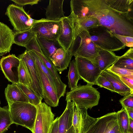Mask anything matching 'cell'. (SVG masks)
Wrapping results in <instances>:
<instances>
[{
  "label": "cell",
  "mask_w": 133,
  "mask_h": 133,
  "mask_svg": "<svg viewBox=\"0 0 133 133\" xmlns=\"http://www.w3.org/2000/svg\"><path fill=\"white\" fill-rule=\"evenodd\" d=\"M128 133H133V119L129 118Z\"/></svg>",
  "instance_id": "cell-43"
},
{
  "label": "cell",
  "mask_w": 133,
  "mask_h": 133,
  "mask_svg": "<svg viewBox=\"0 0 133 133\" xmlns=\"http://www.w3.org/2000/svg\"><path fill=\"white\" fill-rule=\"evenodd\" d=\"M13 2L18 5L23 6L27 5H32L34 4H37L39 0H11Z\"/></svg>",
  "instance_id": "cell-40"
},
{
  "label": "cell",
  "mask_w": 133,
  "mask_h": 133,
  "mask_svg": "<svg viewBox=\"0 0 133 133\" xmlns=\"http://www.w3.org/2000/svg\"><path fill=\"white\" fill-rule=\"evenodd\" d=\"M70 6L76 17H94L113 34L133 37V17L112 9L105 0H71Z\"/></svg>",
  "instance_id": "cell-1"
},
{
  "label": "cell",
  "mask_w": 133,
  "mask_h": 133,
  "mask_svg": "<svg viewBox=\"0 0 133 133\" xmlns=\"http://www.w3.org/2000/svg\"><path fill=\"white\" fill-rule=\"evenodd\" d=\"M5 15L9 18L15 32L31 28L35 20L26 12L23 6L12 4L7 7Z\"/></svg>",
  "instance_id": "cell-6"
},
{
  "label": "cell",
  "mask_w": 133,
  "mask_h": 133,
  "mask_svg": "<svg viewBox=\"0 0 133 133\" xmlns=\"http://www.w3.org/2000/svg\"><path fill=\"white\" fill-rule=\"evenodd\" d=\"M95 85H96L100 87L107 89L111 92H115L111 83L101 75L96 80Z\"/></svg>",
  "instance_id": "cell-35"
},
{
  "label": "cell",
  "mask_w": 133,
  "mask_h": 133,
  "mask_svg": "<svg viewBox=\"0 0 133 133\" xmlns=\"http://www.w3.org/2000/svg\"><path fill=\"white\" fill-rule=\"evenodd\" d=\"M19 59L20 64L18 69V83L32 89V81L26 65L22 60Z\"/></svg>",
  "instance_id": "cell-27"
},
{
  "label": "cell",
  "mask_w": 133,
  "mask_h": 133,
  "mask_svg": "<svg viewBox=\"0 0 133 133\" xmlns=\"http://www.w3.org/2000/svg\"><path fill=\"white\" fill-rule=\"evenodd\" d=\"M38 67L41 78L44 101L49 106L56 107L58 105L59 100L57 93L47 77Z\"/></svg>",
  "instance_id": "cell-15"
},
{
  "label": "cell",
  "mask_w": 133,
  "mask_h": 133,
  "mask_svg": "<svg viewBox=\"0 0 133 133\" xmlns=\"http://www.w3.org/2000/svg\"><path fill=\"white\" fill-rule=\"evenodd\" d=\"M68 77L69 88L71 90L76 88L78 81L81 78L74 60L70 63Z\"/></svg>",
  "instance_id": "cell-28"
},
{
  "label": "cell",
  "mask_w": 133,
  "mask_h": 133,
  "mask_svg": "<svg viewBox=\"0 0 133 133\" xmlns=\"http://www.w3.org/2000/svg\"><path fill=\"white\" fill-rule=\"evenodd\" d=\"M100 98L99 92L92 85L87 84L77 85L67 92L65 100L73 101L79 108L88 109L97 105Z\"/></svg>",
  "instance_id": "cell-3"
},
{
  "label": "cell",
  "mask_w": 133,
  "mask_h": 133,
  "mask_svg": "<svg viewBox=\"0 0 133 133\" xmlns=\"http://www.w3.org/2000/svg\"><path fill=\"white\" fill-rule=\"evenodd\" d=\"M27 98L29 103L36 106L42 102L43 98L38 96L33 90L21 83L16 84Z\"/></svg>",
  "instance_id": "cell-30"
},
{
  "label": "cell",
  "mask_w": 133,
  "mask_h": 133,
  "mask_svg": "<svg viewBox=\"0 0 133 133\" xmlns=\"http://www.w3.org/2000/svg\"><path fill=\"white\" fill-rule=\"evenodd\" d=\"M26 50L29 51L34 50L43 53L37 42L36 36L25 47Z\"/></svg>",
  "instance_id": "cell-37"
},
{
  "label": "cell",
  "mask_w": 133,
  "mask_h": 133,
  "mask_svg": "<svg viewBox=\"0 0 133 133\" xmlns=\"http://www.w3.org/2000/svg\"><path fill=\"white\" fill-rule=\"evenodd\" d=\"M75 61L81 78L92 86L102 71L90 61L78 56L75 57Z\"/></svg>",
  "instance_id": "cell-9"
},
{
  "label": "cell",
  "mask_w": 133,
  "mask_h": 133,
  "mask_svg": "<svg viewBox=\"0 0 133 133\" xmlns=\"http://www.w3.org/2000/svg\"><path fill=\"white\" fill-rule=\"evenodd\" d=\"M117 113L118 123L122 133H128L129 118L125 110L122 107Z\"/></svg>",
  "instance_id": "cell-33"
},
{
  "label": "cell",
  "mask_w": 133,
  "mask_h": 133,
  "mask_svg": "<svg viewBox=\"0 0 133 133\" xmlns=\"http://www.w3.org/2000/svg\"><path fill=\"white\" fill-rule=\"evenodd\" d=\"M73 114L72 102H67L64 111L59 117L58 133H74L72 124Z\"/></svg>",
  "instance_id": "cell-18"
},
{
  "label": "cell",
  "mask_w": 133,
  "mask_h": 133,
  "mask_svg": "<svg viewBox=\"0 0 133 133\" xmlns=\"http://www.w3.org/2000/svg\"><path fill=\"white\" fill-rule=\"evenodd\" d=\"M113 65L117 67L133 70V48H130L123 55L119 56Z\"/></svg>",
  "instance_id": "cell-26"
},
{
  "label": "cell",
  "mask_w": 133,
  "mask_h": 133,
  "mask_svg": "<svg viewBox=\"0 0 133 133\" xmlns=\"http://www.w3.org/2000/svg\"><path fill=\"white\" fill-rule=\"evenodd\" d=\"M12 124L20 125L32 131L37 113L36 106L29 103L8 104Z\"/></svg>",
  "instance_id": "cell-4"
},
{
  "label": "cell",
  "mask_w": 133,
  "mask_h": 133,
  "mask_svg": "<svg viewBox=\"0 0 133 133\" xmlns=\"http://www.w3.org/2000/svg\"><path fill=\"white\" fill-rule=\"evenodd\" d=\"M31 28L21 32H15L14 34V44L25 47L35 36Z\"/></svg>",
  "instance_id": "cell-25"
},
{
  "label": "cell",
  "mask_w": 133,
  "mask_h": 133,
  "mask_svg": "<svg viewBox=\"0 0 133 133\" xmlns=\"http://www.w3.org/2000/svg\"><path fill=\"white\" fill-rule=\"evenodd\" d=\"M91 39L97 47L113 52L124 48L125 45L109 29L101 25L88 29Z\"/></svg>",
  "instance_id": "cell-5"
},
{
  "label": "cell",
  "mask_w": 133,
  "mask_h": 133,
  "mask_svg": "<svg viewBox=\"0 0 133 133\" xmlns=\"http://www.w3.org/2000/svg\"><path fill=\"white\" fill-rule=\"evenodd\" d=\"M119 102L123 108H133V93L124 96L119 100Z\"/></svg>",
  "instance_id": "cell-36"
},
{
  "label": "cell",
  "mask_w": 133,
  "mask_h": 133,
  "mask_svg": "<svg viewBox=\"0 0 133 133\" xmlns=\"http://www.w3.org/2000/svg\"><path fill=\"white\" fill-rule=\"evenodd\" d=\"M0 104H1V102H0Z\"/></svg>",
  "instance_id": "cell-44"
},
{
  "label": "cell",
  "mask_w": 133,
  "mask_h": 133,
  "mask_svg": "<svg viewBox=\"0 0 133 133\" xmlns=\"http://www.w3.org/2000/svg\"><path fill=\"white\" fill-rule=\"evenodd\" d=\"M72 124L74 133H87L98 118L90 116L87 109L80 108L73 101Z\"/></svg>",
  "instance_id": "cell-10"
},
{
  "label": "cell",
  "mask_w": 133,
  "mask_h": 133,
  "mask_svg": "<svg viewBox=\"0 0 133 133\" xmlns=\"http://www.w3.org/2000/svg\"><path fill=\"white\" fill-rule=\"evenodd\" d=\"M69 50L73 56L87 59L91 62L97 56L98 48L91 40L87 30L80 27L76 21L74 40Z\"/></svg>",
  "instance_id": "cell-2"
},
{
  "label": "cell",
  "mask_w": 133,
  "mask_h": 133,
  "mask_svg": "<svg viewBox=\"0 0 133 133\" xmlns=\"http://www.w3.org/2000/svg\"><path fill=\"white\" fill-rule=\"evenodd\" d=\"M36 107L37 113L32 133H50L55 116L51 107L42 102Z\"/></svg>",
  "instance_id": "cell-7"
},
{
  "label": "cell",
  "mask_w": 133,
  "mask_h": 133,
  "mask_svg": "<svg viewBox=\"0 0 133 133\" xmlns=\"http://www.w3.org/2000/svg\"><path fill=\"white\" fill-rule=\"evenodd\" d=\"M17 57L22 60L26 65L32 81V89L43 98L42 84L38 67L30 51L26 50Z\"/></svg>",
  "instance_id": "cell-12"
},
{
  "label": "cell",
  "mask_w": 133,
  "mask_h": 133,
  "mask_svg": "<svg viewBox=\"0 0 133 133\" xmlns=\"http://www.w3.org/2000/svg\"><path fill=\"white\" fill-rule=\"evenodd\" d=\"M59 124V117H58L53 122L50 133H58Z\"/></svg>",
  "instance_id": "cell-41"
},
{
  "label": "cell",
  "mask_w": 133,
  "mask_h": 133,
  "mask_svg": "<svg viewBox=\"0 0 133 133\" xmlns=\"http://www.w3.org/2000/svg\"><path fill=\"white\" fill-rule=\"evenodd\" d=\"M129 118L133 119V108H124Z\"/></svg>",
  "instance_id": "cell-42"
},
{
  "label": "cell",
  "mask_w": 133,
  "mask_h": 133,
  "mask_svg": "<svg viewBox=\"0 0 133 133\" xmlns=\"http://www.w3.org/2000/svg\"><path fill=\"white\" fill-rule=\"evenodd\" d=\"M114 35L124 44L125 46L133 48V37L122 36L114 34Z\"/></svg>",
  "instance_id": "cell-38"
},
{
  "label": "cell",
  "mask_w": 133,
  "mask_h": 133,
  "mask_svg": "<svg viewBox=\"0 0 133 133\" xmlns=\"http://www.w3.org/2000/svg\"><path fill=\"white\" fill-rule=\"evenodd\" d=\"M64 0H50L45 9L46 19L50 20H60L65 16L63 10Z\"/></svg>",
  "instance_id": "cell-22"
},
{
  "label": "cell",
  "mask_w": 133,
  "mask_h": 133,
  "mask_svg": "<svg viewBox=\"0 0 133 133\" xmlns=\"http://www.w3.org/2000/svg\"><path fill=\"white\" fill-rule=\"evenodd\" d=\"M71 51H66L63 48L58 49L52 57L51 61L60 74L67 69L70 64L72 57Z\"/></svg>",
  "instance_id": "cell-17"
},
{
  "label": "cell",
  "mask_w": 133,
  "mask_h": 133,
  "mask_svg": "<svg viewBox=\"0 0 133 133\" xmlns=\"http://www.w3.org/2000/svg\"><path fill=\"white\" fill-rule=\"evenodd\" d=\"M1 58V57L0 56V58Z\"/></svg>",
  "instance_id": "cell-45"
},
{
  "label": "cell",
  "mask_w": 133,
  "mask_h": 133,
  "mask_svg": "<svg viewBox=\"0 0 133 133\" xmlns=\"http://www.w3.org/2000/svg\"><path fill=\"white\" fill-rule=\"evenodd\" d=\"M73 15L78 25L84 30H87L90 28L100 25L98 20L94 17L84 16L76 17Z\"/></svg>",
  "instance_id": "cell-29"
},
{
  "label": "cell",
  "mask_w": 133,
  "mask_h": 133,
  "mask_svg": "<svg viewBox=\"0 0 133 133\" xmlns=\"http://www.w3.org/2000/svg\"><path fill=\"white\" fill-rule=\"evenodd\" d=\"M36 37L43 54L50 61L56 50L62 48L57 41L49 40L36 35Z\"/></svg>",
  "instance_id": "cell-23"
},
{
  "label": "cell",
  "mask_w": 133,
  "mask_h": 133,
  "mask_svg": "<svg viewBox=\"0 0 133 133\" xmlns=\"http://www.w3.org/2000/svg\"><path fill=\"white\" fill-rule=\"evenodd\" d=\"M14 32L4 23L0 22V56L9 52L14 44Z\"/></svg>",
  "instance_id": "cell-16"
},
{
  "label": "cell",
  "mask_w": 133,
  "mask_h": 133,
  "mask_svg": "<svg viewBox=\"0 0 133 133\" xmlns=\"http://www.w3.org/2000/svg\"><path fill=\"white\" fill-rule=\"evenodd\" d=\"M37 66L40 69L49 79L56 92L55 82L49 71L45 66L41 59L33 51H29Z\"/></svg>",
  "instance_id": "cell-32"
},
{
  "label": "cell",
  "mask_w": 133,
  "mask_h": 133,
  "mask_svg": "<svg viewBox=\"0 0 133 133\" xmlns=\"http://www.w3.org/2000/svg\"><path fill=\"white\" fill-rule=\"evenodd\" d=\"M112 9L119 12L127 14L133 17V0H105Z\"/></svg>",
  "instance_id": "cell-24"
},
{
  "label": "cell",
  "mask_w": 133,
  "mask_h": 133,
  "mask_svg": "<svg viewBox=\"0 0 133 133\" xmlns=\"http://www.w3.org/2000/svg\"><path fill=\"white\" fill-rule=\"evenodd\" d=\"M4 94L8 104L29 103L27 97L16 84H8L5 89Z\"/></svg>",
  "instance_id": "cell-21"
},
{
  "label": "cell",
  "mask_w": 133,
  "mask_h": 133,
  "mask_svg": "<svg viewBox=\"0 0 133 133\" xmlns=\"http://www.w3.org/2000/svg\"><path fill=\"white\" fill-rule=\"evenodd\" d=\"M119 126L117 112H110L98 118L87 133H111Z\"/></svg>",
  "instance_id": "cell-13"
},
{
  "label": "cell",
  "mask_w": 133,
  "mask_h": 133,
  "mask_svg": "<svg viewBox=\"0 0 133 133\" xmlns=\"http://www.w3.org/2000/svg\"><path fill=\"white\" fill-rule=\"evenodd\" d=\"M98 48V55L92 62L103 71L113 65L119 56L113 52Z\"/></svg>",
  "instance_id": "cell-19"
},
{
  "label": "cell",
  "mask_w": 133,
  "mask_h": 133,
  "mask_svg": "<svg viewBox=\"0 0 133 133\" xmlns=\"http://www.w3.org/2000/svg\"><path fill=\"white\" fill-rule=\"evenodd\" d=\"M107 69L118 76L133 75V70L117 67L113 65Z\"/></svg>",
  "instance_id": "cell-34"
},
{
  "label": "cell",
  "mask_w": 133,
  "mask_h": 133,
  "mask_svg": "<svg viewBox=\"0 0 133 133\" xmlns=\"http://www.w3.org/2000/svg\"><path fill=\"white\" fill-rule=\"evenodd\" d=\"M19 59L14 54L3 57L0 60V68L5 78L12 83L18 82V69Z\"/></svg>",
  "instance_id": "cell-14"
},
{
  "label": "cell",
  "mask_w": 133,
  "mask_h": 133,
  "mask_svg": "<svg viewBox=\"0 0 133 133\" xmlns=\"http://www.w3.org/2000/svg\"><path fill=\"white\" fill-rule=\"evenodd\" d=\"M60 30L57 41L66 51L69 49L74 39L75 21L72 14L60 21Z\"/></svg>",
  "instance_id": "cell-11"
},
{
  "label": "cell",
  "mask_w": 133,
  "mask_h": 133,
  "mask_svg": "<svg viewBox=\"0 0 133 133\" xmlns=\"http://www.w3.org/2000/svg\"><path fill=\"white\" fill-rule=\"evenodd\" d=\"M60 21L44 18L35 19L31 29L36 35L49 40L57 41L60 32Z\"/></svg>",
  "instance_id": "cell-8"
},
{
  "label": "cell",
  "mask_w": 133,
  "mask_h": 133,
  "mask_svg": "<svg viewBox=\"0 0 133 133\" xmlns=\"http://www.w3.org/2000/svg\"><path fill=\"white\" fill-rule=\"evenodd\" d=\"M118 76L124 83L133 92V75Z\"/></svg>",
  "instance_id": "cell-39"
},
{
  "label": "cell",
  "mask_w": 133,
  "mask_h": 133,
  "mask_svg": "<svg viewBox=\"0 0 133 133\" xmlns=\"http://www.w3.org/2000/svg\"><path fill=\"white\" fill-rule=\"evenodd\" d=\"M12 124L8 106H0V133H3Z\"/></svg>",
  "instance_id": "cell-31"
},
{
  "label": "cell",
  "mask_w": 133,
  "mask_h": 133,
  "mask_svg": "<svg viewBox=\"0 0 133 133\" xmlns=\"http://www.w3.org/2000/svg\"><path fill=\"white\" fill-rule=\"evenodd\" d=\"M101 75L111 83L115 92L123 96L133 93L121 80L119 76L116 74L107 69L102 71Z\"/></svg>",
  "instance_id": "cell-20"
}]
</instances>
